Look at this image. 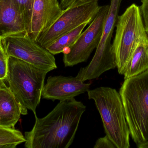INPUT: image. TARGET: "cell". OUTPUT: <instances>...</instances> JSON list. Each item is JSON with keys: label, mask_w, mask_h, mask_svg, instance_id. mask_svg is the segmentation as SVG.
Segmentation results:
<instances>
[{"label": "cell", "mask_w": 148, "mask_h": 148, "mask_svg": "<svg viewBox=\"0 0 148 148\" xmlns=\"http://www.w3.org/2000/svg\"><path fill=\"white\" fill-rule=\"evenodd\" d=\"M87 92L88 99L94 101L101 115L106 135L116 148L130 147V131L119 93L104 87Z\"/></svg>", "instance_id": "obj_3"}, {"label": "cell", "mask_w": 148, "mask_h": 148, "mask_svg": "<svg viewBox=\"0 0 148 148\" xmlns=\"http://www.w3.org/2000/svg\"><path fill=\"white\" fill-rule=\"evenodd\" d=\"M94 148H116L113 142L107 135L99 138L96 142Z\"/></svg>", "instance_id": "obj_20"}, {"label": "cell", "mask_w": 148, "mask_h": 148, "mask_svg": "<svg viewBox=\"0 0 148 148\" xmlns=\"http://www.w3.org/2000/svg\"><path fill=\"white\" fill-rule=\"evenodd\" d=\"M9 56L28 63L49 73L57 69L53 55L38 44L29 34L1 39Z\"/></svg>", "instance_id": "obj_7"}, {"label": "cell", "mask_w": 148, "mask_h": 148, "mask_svg": "<svg viewBox=\"0 0 148 148\" xmlns=\"http://www.w3.org/2000/svg\"><path fill=\"white\" fill-rule=\"evenodd\" d=\"M130 136L136 145L148 140V70L125 79L120 89Z\"/></svg>", "instance_id": "obj_2"}, {"label": "cell", "mask_w": 148, "mask_h": 148, "mask_svg": "<svg viewBox=\"0 0 148 148\" xmlns=\"http://www.w3.org/2000/svg\"><path fill=\"white\" fill-rule=\"evenodd\" d=\"M15 0H0V38L27 34Z\"/></svg>", "instance_id": "obj_12"}, {"label": "cell", "mask_w": 148, "mask_h": 148, "mask_svg": "<svg viewBox=\"0 0 148 148\" xmlns=\"http://www.w3.org/2000/svg\"><path fill=\"white\" fill-rule=\"evenodd\" d=\"M86 106L74 98L60 101L46 116L35 115L32 130L26 132V148H68L73 144Z\"/></svg>", "instance_id": "obj_1"}, {"label": "cell", "mask_w": 148, "mask_h": 148, "mask_svg": "<svg viewBox=\"0 0 148 148\" xmlns=\"http://www.w3.org/2000/svg\"><path fill=\"white\" fill-rule=\"evenodd\" d=\"M148 70V36L138 43L124 70V79H128Z\"/></svg>", "instance_id": "obj_14"}, {"label": "cell", "mask_w": 148, "mask_h": 148, "mask_svg": "<svg viewBox=\"0 0 148 148\" xmlns=\"http://www.w3.org/2000/svg\"><path fill=\"white\" fill-rule=\"evenodd\" d=\"M88 24L84 23L81 24L72 31L60 36L46 49L53 55L63 53L66 49L73 45Z\"/></svg>", "instance_id": "obj_15"}, {"label": "cell", "mask_w": 148, "mask_h": 148, "mask_svg": "<svg viewBox=\"0 0 148 148\" xmlns=\"http://www.w3.org/2000/svg\"><path fill=\"white\" fill-rule=\"evenodd\" d=\"M137 147L139 148H148V140L141 144L137 145Z\"/></svg>", "instance_id": "obj_23"}, {"label": "cell", "mask_w": 148, "mask_h": 148, "mask_svg": "<svg viewBox=\"0 0 148 148\" xmlns=\"http://www.w3.org/2000/svg\"><path fill=\"white\" fill-rule=\"evenodd\" d=\"M115 35L112 44L116 61V68L121 75L139 43L148 36L144 27L140 7L135 3L118 16Z\"/></svg>", "instance_id": "obj_5"}, {"label": "cell", "mask_w": 148, "mask_h": 148, "mask_svg": "<svg viewBox=\"0 0 148 148\" xmlns=\"http://www.w3.org/2000/svg\"><path fill=\"white\" fill-rule=\"evenodd\" d=\"M95 0H77L75 3L73 5L72 8L73 7H77V6H80L83 4H85L88 3L90 2Z\"/></svg>", "instance_id": "obj_22"}, {"label": "cell", "mask_w": 148, "mask_h": 148, "mask_svg": "<svg viewBox=\"0 0 148 148\" xmlns=\"http://www.w3.org/2000/svg\"><path fill=\"white\" fill-rule=\"evenodd\" d=\"M25 141V137L19 130L0 126V148H15Z\"/></svg>", "instance_id": "obj_16"}, {"label": "cell", "mask_w": 148, "mask_h": 148, "mask_svg": "<svg viewBox=\"0 0 148 148\" xmlns=\"http://www.w3.org/2000/svg\"><path fill=\"white\" fill-rule=\"evenodd\" d=\"M8 55L0 38V83L6 81L8 69Z\"/></svg>", "instance_id": "obj_18"}, {"label": "cell", "mask_w": 148, "mask_h": 148, "mask_svg": "<svg viewBox=\"0 0 148 148\" xmlns=\"http://www.w3.org/2000/svg\"><path fill=\"white\" fill-rule=\"evenodd\" d=\"M64 11L58 0H34L29 35L36 41Z\"/></svg>", "instance_id": "obj_11"}, {"label": "cell", "mask_w": 148, "mask_h": 148, "mask_svg": "<svg viewBox=\"0 0 148 148\" xmlns=\"http://www.w3.org/2000/svg\"><path fill=\"white\" fill-rule=\"evenodd\" d=\"M61 6L64 10L72 8L77 0H59Z\"/></svg>", "instance_id": "obj_21"}, {"label": "cell", "mask_w": 148, "mask_h": 148, "mask_svg": "<svg viewBox=\"0 0 148 148\" xmlns=\"http://www.w3.org/2000/svg\"><path fill=\"white\" fill-rule=\"evenodd\" d=\"M101 6L98 0L65 10L62 14L36 42L46 49L63 35L72 31L84 23H91L96 16Z\"/></svg>", "instance_id": "obj_8"}, {"label": "cell", "mask_w": 148, "mask_h": 148, "mask_svg": "<svg viewBox=\"0 0 148 148\" xmlns=\"http://www.w3.org/2000/svg\"><path fill=\"white\" fill-rule=\"evenodd\" d=\"M47 72L28 63L9 56L6 81L16 100L24 110L36 114Z\"/></svg>", "instance_id": "obj_4"}, {"label": "cell", "mask_w": 148, "mask_h": 148, "mask_svg": "<svg viewBox=\"0 0 148 148\" xmlns=\"http://www.w3.org/2000/svg\"><path fill=\"white\" fill-rule=\"evenodd\" d=\"M23 20L27 33L29 34L31 29L32 10L34 0H15Z\"/></svg>", "instance_id": "obj_17"}, {"label": "cell", "mask_w": 148, "mask_h": 148, "mask_svg": "<svg viewBox=\"0 0 148 148\" xmlns=\"http://www.w3.org/2000/svg\"><path fill=\"white\" fill-rule=\"evenodd\" d=\"M110 5L101 6L99 12L87 29L80 35L76 41L63 52L65 67H73L87 61L100 43L105 18Z\"/></svg>", "instance_id": "obj_9"}, {"label": "cell", "mask_w": 148, "mask_h": 148, "mask_svg": "<svg viewBox=\"0 0 148 148\" xmlns=\"http://www.w3.org/2000/svg\"><path fill=\"white\" fill-rule=\"evenodd\" d=\"M91 83L84 82L72 76H50L44 84L42 92L43 99L55 101H62L88 92Z\"/></svg>", "instance_id": "obj_10"}, {"label": "cell", "mask_w": 148, "mask_h": 148, "mask_svg": "<svg viewBox=\"0 0 148 148\" xmlns=\"http://www.w3.org/2000/svg\"><path fill=\"white\" fill-rule=\"evenodd\" d=\"M25 115L21 104L4 82L0 83V126L14 128L21 115Z\"/></svg>", "instance_id": "obj_13"}, {"label": "cell", "mask_w": 148, "mask_h": 148, "mask_svg": "<svg viewBox=\"0 0 148 148\" xmlns=\"http://www.w3.org/2000/svg\"><path fill=\"white\" fill-rule=\"evenodd\" d=\"M122 1V0H111L95 55L89 64L81 68L76 76L82 81L97 79L104 72L116 67L111 41Z\"/></svg>", "instance_id": "obj_6"}, {"label": "cell", "mask_w": 148, "mask_h": 148, "mask_svg": "<svg viewBox=\"0 0 148 148\" xmlns=\"http://www.w3.org/2000/svg\"><path fill=\"white\" fill-rule=\"evenodd\" d=\"M141 5L140 7L144 23L145 30L148 36V0H141Z\"/></svg>", "instance_id": "obj_19"}]
</instances>
